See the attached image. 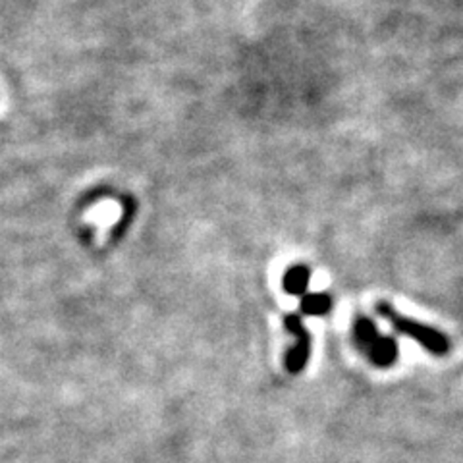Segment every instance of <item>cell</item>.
Segmentation results:
<instances>
[{
    "instance_id": "6da1fadb",
    "label": "cell",
    "mask_w": 463,
    "mask_h": 463,
    "mask_svg": "<svg viewBox=\"0 0 463 463\" xmlns=\"http://www.w3.org/2000/svg\"><path fill=\"white\" fill-rule=\"evenodd\" d=\"M376 313L384 317L390 325H392L398 332H402V335L410 336L413 342L425 347L429 354L442 357L450 352V347H452L450 340H448L440 330L400 315L392 306H390V303H386V301L376 303Z\"/></svg>"
},
{
    "instance_id": "7a4b0ae2",
    "label": "cell",
    "mask_w": 463,
    "mask_h": 463,
    "mask_svg": "<svg viewBox=\"0 0 463 463\" xmlns=\"http://www.w3.org/2000/svg\"><path fill=\"white\" fill-rule=\"evenodd\" d=\"M286 328L292 332L296 342L292 345V350L288 352L286 355V367L289 373H301L303 369H306L307 361H309V355H311V336L307 328L303 326L301 318L298 315H288L286 317Z\"/></svg>"
},
{
    "instance_id": "3957f363",
    "label": "cell",
    "mask_w": 463,
    "mask_h": 463,
    "mask_svg": "<svg viewBox=\"0 0 463 463\" xmlns=\"http://www.w3.org/2000/svg\"><path fill=\"white\" fill-rule=\"evenodd\" d=\"M367 357L371 359V364H374L376 367L388 369L392 367L398 361V342L394 340V336H383L379 335L376 340L365 350Z\"/></svg>"
},
{
    "instance_id": "277c9868",
    "label": "cell",
    "mask_w": 463,
    "mask_h": 463,
    "mask_svg": "<svg viewBox=\"0 0 463 463\" xmlns=\"http://www.w3.org/2000/svg\"><path fill=\"white\" fill-rule=\"evenodd\" d=\"M311 282V270L306 265H296L286 272L284 289L289 296H306Z\"/></svg>"
},
{
    "instance_id": "5b68a950",
    "label": "cell",
    "mask_w": 463,
    "mask_h": 463,
    "mask_svg": "<svg viewBox=\"0 0 463 463\" xmlns=\"http://www.w3.org/2000/svg\"><path fill=\"white\" fill-rule=\"evenodd\" d=\"M379 335H381L379 328L374 326V323L371 321L369 317L359 315L354 321V340L364 352L376 340V336H379Z\"/></svg>"
},
{
    "instance_id": "8992f818",
    "label": "cell",
    "mask_w": 463,
    "mask_h": 463,
    "mask_svg": "<svg viewBox=\"0 0 463 463\" xmlns=\"http://www.w3.org/2000/svg\"><path fill=\"white\" fill-rule=\"evenodd\" d=\"M332 309V298L325 292L306 294L301 298V311L309 317H323Z\"/></svg>"
}]
</instances>
